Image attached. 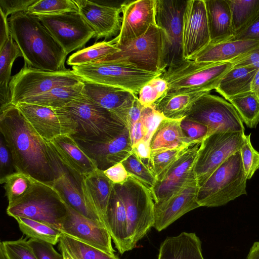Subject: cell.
<instances>
[{"instance_id":"1","label":"cell","mask_w":259,"mask_h":259,"mask_svg":"<svg viewBox=\"0 0 259 259\" xmlns=\"http://www.w3.org/2000/svg\"><path fill=\"white\" fill-rule=\"evenodd\" d=\"M0 132L11 153L16 171L52 184L55 178L44 140L14 104L0 111Z\"/></svg>"},{"instance_id":"2","label":"cell","mask_w":259,"mask_h":259,"mask_svg":"<svg viewBox=\"0 0 259 259\" xmlns=\"http://www.w3.org/2000/svg\"><path fill=\"white\" fill-rule=\"evenodd\" d=\"M10 35L18 46L24 64L46 71H64L67 54L36 15L26 12L8 18Z\"/></svg>"},{"instance_id":"3","label":"cell","mask_w":259,"mask_h":259,"mask_svg":"<svg viewBox=\"0 0 259 259\" xmlns=\"http://www.w3.org/2000/svg\"><path fill=\"white\" fill-rule=\"evenodd\" d=\"M63 108L76 122L75 138L90 141L108 140L118 135L126 126L109 110L81 94Z\"/></svg>"},{"instance_id":"4","label":"cell","mask_w":259,"mask_h":259,"mask_svg":"<svg viewBox=\"0 0 259 259\" xmlns=\"http://www.w3.org/2000/svg\"><path fill=\"white\" fill-rule=\"evenodd\" d=\"M247 180L238 151L224 161L199 187L197 202L200 207L224 205L247 194Z\"/></svg>"},{"instance_id":"5","label":"cell","mask_w":259,"mask_h":259,"mask_svg":"<svg viewBox=\"0 0 259 259\" xmlns=\"http://www.w3.org/2000/svg\"><path fill=\"white\" fill-rule=\"evenodd\" d=\"M118 52L91 64L100 62L121 60L151 72L164 73L167 68L166 39L163 30L157 24H151L141 36L119 45Z\"/></svg>"},{"instance_id":"6","label":"cell","mask_w":259,"mask_h":259,"mask_svg":"<svg viewBox=\"0 0 259 259\" xmlns=\"http://www.w3.org/2000/svg\"><path fill=\"white\" fill-rule=\"evenodd\" d=\"M6 212L13 218L30 219L60 230L68 210L60 193L52 185L37 181L23 198L8 206Z\"/></svg>"},{"instance_id":"7","label":"cell","mask_w":259,"mask_h":259,"mask_svg":"<svg viewBox=\"0 0 259 259\" xmlns=\"http://www.w3.org/2000/svg\"><path fill=\"white\" fill-rule=\"evenodd\" d=\"M114 187L123 202L127 220L131 250L154 226L155 202L151 191L141 182L129 176Z\"/></svg>"},{"instance_id":"8","label":"cell","mask_w":259,"mask_h":259,"mask_svg":"<svg viewBox=\"0 0 259 259\" xmlns=\"http://www.w3.org/2000/svg\"><path fill=\"white\" fill-rule=\"evenodd\" d=\"M72 70L82 79L121 88L137 96L146 83L163 73L143 70L131 63L121 60L73 66Z\"/></svg>"},{"instance_id":"9","label":"cell","mask_w":259,"mask_h":259,"mask_svg":"<svg viewBox=\"0 0 259 259\" xmlns=\"http://www.w3.org/2000/svg\"><path fill=\"white\" fill-rule=\"evenodd\" d=\"M232 66L231 62L207 63L183 60L167 68L161 76L168 83V93L186 90L210 92Z\"/></svg>"},{"instance_id":"10","label":"cell","mask_w":259,"mask_h":259,"mask_svg":"<svg viewBox=\"0 0 259 259\" xmlns=\"http://www.w3.org/2000/svg\"><path fill=\"white\" fill-rule=\"evenodd\" d=\"M82 81L73 70L49 71L29 67L25 64L12 77L9 83L12 104L16 105L23 100L58 87L75 84Z\"/></svg>"},{"instance_id":"11","label":"cell","mask_w":259,"mask_h":259,"mask_svg":"<svg viewBox=\"0 0 259 259\" xmlns=\"http://www.w3.org/2000/svg\"><path fill=\"white\" fill-rule=\"evenodd\" d=\"M244 132H216L200 143L194 172L199 187L228 158L242 147Z\"/></svg>"},{"instance_id":"12","label":"cell","mask_w":259,"mask_h":259,"mask_svg":"<svg viewBox=\"0 0 259 259\" xmlns=\"http://www.w3.org/2000/svg\"><path fill=\"white\" fill-rule=\"evenodd\" d=\"M184 119L206 125L216 132H244L243 122L234 106L218 96L206 94L195 103Z\"/></svg>"},{"instance_id":"13","label":"cell","mask_w":259,"mask_h":259,"mask_svg":"<svg viewBox=\"0 0 259 259\" xmlns=\"http://www.w3.org/2000/svg\"><path fill=\"white\" fill-rule=\"evenodd\" d=\"M37 16L67 55L81 49L95 37V32L78 11Z\"/></svg>"},{"instance_id":"14","label":"cell","mask_w":259,"mask_h":259,"mask_svg":"<svg viewBox=\"0 0 259 259\" xmlns=\"http://www.w3.org/2000/svg\"><path fill=\"white\" fill-rule=\"evenodd\" d=\"M16 106L35 132L47 142L76 133V122L63 108H52L25 102Z\"/></svg>"},{"instance_id":"15","label":"cell","mask_w":259,"mask_h":259,"mask_svg":"<svg viewBox=\"0 0 259 259\" xmlns=\"http://www.w3.org/2000/svg\"><path fill=\"white\" fill-rule=\"evenodd\" d=\"M187 1L156 0V23L166 36L167 68L183 58L184 14Z\"/></svg>"},{"instance_id":"16","label":"cell","mask_w":259,"mask_h":259,"mask_svg":"<svg viewBox=\"0 0 259 259\" xmlns=\"http://www.w3.org/2000/svg\"><path fill=\"white\" fill-rule=\"evenodd\" d=\"M200 145L196 143L189 146L157 178L152 191L155 204L163 202L185 185L196 181L194 167Z\"/></svg>"},{"instance_id":"17","label":"cell","mask_w":259,"mask_h":259,"mask_svg":"<svg viewBox=\"0 0 259 259\" xmlns=\"http://www.w3.org/2000/svg\"><path fill=\"white\" fill-rule=\"evenodd\" d=\"M210 42L204 0L187 1L183 18V59L190 60Z\"/></svg>"},{"instance_id":"18","label":"cell","mask_w":259,"mask_h":259,"mask_svg":"<svg viewBox=\"0 0 259 259\" xmlns=\"http://www.w3.org/2000/svg\"><path fill=\"white\" fill-rule=\"evenodd\" d=\"M66 204L68 213L62 224L61 231L78 241L114 254L112 238L105 226L84 217Z\"/></svg>"},{"instance_id":"19","label":"cell","mask_w":259,"mask_h":259,"mask_svg":"<svg viewBox=\"0 0 259 259\" xmlns=\"http://www.w3.org/2000/svg\"><path fill=\"white\" fill-rule=\"evenodd\" d=\"M74 138L87 155L95 162L98 169L103 171L122 162L133 152L126 126L116 137L106 141Z\"/></svg>"},{"instance_id":"20","label":"cell","mask_w":259,"mask_h":259,"mask_svg":"<svg viewBox=\"0 0 259 259\" xmlns=\"http://www.w3.org/2000/svg\"><path fill=\"white\" fill-rule=\"evenodd\" d=\"M47 145L55 178L52 185L59 191L65 202L75 210L91 220L104 225L101 219L87 206L81 193V184L61 161L49 142H47Z\"/></svg>"},{"instance_id":"21","label":"cell","mask_w":259,"mask_h":259,"mask_svg":"<svg viewBox=\"0 0 259 259\" xmlns=\"http://www.w3.org/2000/svg\"><path fill=\"white\" fill-rule=\"evenodd\" d=\"M121 25L116 45H122L143 35L156 23V0L126 1L120 5Z\"/></svg>"},{"instance_id":"22","label":"cell","mask_w":259,"mask_h":259,"mask_svg":"<svg viewBox=\"0 0 259 259\" xmlns=\"http://www.w3.org/2000/svg\"><path fill=\"white\" fill-rule=\"evenodd\" d=\"M80 14L95 32L96 40L108 39L119 34L121 25L120 7L95 1H74Z\"/></svg>"},{"instance_id":"23","label":"cell","mask_w":259,"mask_h":259,"mask_svg":"<svg viewBox=\"0 0 259 259\" xmlns=\"http://www.w3.org/2000/svg\"><path fill=\"white\" fill-rule=\"evenodd\" d=\"M198 189L197 181L192 182L165 201L155 204V229L160 232L186 213L200 207L197 202Z\"/></svg>"},{"instance_id":"24","label":"cell","mask_w":259,"mask_h":259,"mask_svg":"<svg viewBox=\"0 0 259 259\" xmlns=\"http://www.w3.org/2000/svg\"><path fill=\"white\" fill-rule=\"evenodd\" d=\"M81 79V94L109 110L126 125L128 111L137 96L121 88Z\"/></svg>"},{"instance_id":"25","label":"cell","mask_w":259,"mask_h":259,"mask_svg":"<svg viewBox=\"0 0 259 259\" xmlns=\"http://www.w3.org/2000/svg\"><path fill=\"white\" fill-rule=\"evenodd\" d=\"M49 142L80 184L83 176L98 169L95 162L83 151L72 135L59 136Z\"/></svg>"},{"instance_id":"26","label":"cell","mask_w":259,"mask_h":259,"mask_svg":"<svg viewBox=\"0 0 259 259\" xmlns=\"http://www.w3.org/2000/svg\"><path fill=\"white\" fill-rule=\"evenodd\" d=\"M114 185L99 169L83 176L81 182V191L87 206L105 226L107 209Z\"/></svg>"},{"instance_id":"27","label":"cell","mask_w":259,"mask_h":259,"mask_svg":"<svg viewBox=\"0 0 259 259\" xmlns=\"http://www.w3.org/2000/svg\"><path fill=\"white\" fill-rule=\"evenodd\" d=\"M258 47L259 41L251 40L210 42L190 60L196 62H233Z\"/></svg>"},{"instance_id":"28","label":"cell","mask_w":259,"mask_h":259,"mask_svg":"<svg viewBox=\"0 0 259 259\" xmlns=\"http://www.w3.org/2000/svg\"><path fill=\"white\" fill-rule=\"evenodd\" d=\"M106 226L120 254L131 250L125 206L114 185L107 209Z\"/></svg>"},{"instance_id":"29","label":"cell","mask_w":259,"mask_h":259,"mask_svg":"<svg viewBox=\"0 0 259 259\" xmlns=\"http://www.w3.org/2000/svg\"><path fill=\"white\" fill-rule=\"evenodd\" d=\"M210 42L231 40L235 35L232 14L227 0H204Z\"/></svg>"},{"instance_id":"30","label":"cell","mask_w":259,"mask_h":259,"mask_svg":"<svg viewBox=\"0 0 259 259\" xmlns=\"http://www.w3.org/2000/svg\"><path fill=\"white\" fill-rule=\"evenodd\" d=\"M157 259H204L201 242L195 233L167 237L160 244Z\"/></svg>"},{"instance_id":"31","label":"cell","mask_w":259,"mask_h":259,"mask_svg":"<svg viewBox=\"0 0 259 259\" xmlns=\"http://www.w3.org/2000/svg\"><path fill=\"white\" fill-rule=\"evenodd\" d=\"M209 93L198 90L168 93L152 106L167 118L183 119L200 97Z\"/></svg>"},{"instance_id":"32","label":"cell","mask_w":259,"mask_h":259,"mask_svg":"<svg viewBox=\"0 0 259 259\" xmlns=\"http://www.w3.org/2000/svg\"><path fill=\"white\" fill-rule=\"evenodd\" d=\"M258 69L254 66L232 67L222 77L215 90L227 100L250 91Z\"/></svg>"},{"instance_id":"33","label":"cell","mask_w":259,"mask_h":259,"mask_svg":"<svg viewBox=\"0 0 259 259\" xmlns=\"http://www.w3.org/2000/svg\"><path fill=\"white\" fill-rule=\"evenodd\" d=\"M182 119L165 118L161 122L151 139V154L192 145L188 143L183 133L181 127Z\"/></svg>"},{"instance_id":"34","label":"cell","mask_w":259,"mask_h":259,"mask_svg":"<svg viewBox=\"0 0 259 259\" xmlns=\"http://www.w3.org/2000/svg\"><path fill=\"white\" fill-rule=\"evenodd\" d=\"M83 87L81 81L75 84L56 87L42 94L26 99L22 102L52 108H62L81 94Z\"/></svg>"},{"instance_id":"35","label":"cell","mask_w":259,"mask_h":259,"mask_svg":"<svg viewBox=\"0 0 259 259\" xmlns=\"http://www.w3.org/2000/svg\"><path fill=\"white\" fill-rule=\"evenodd\" d=\"M116 41L115 37L110 41L96 42L72 54L68 59L67 64L72 67L91 64L119 52L120 50L116 46Z\"/></svg>"},{"instance_id":"36","label":"cell","mask_w":259,"mask_h":259,"mask_svg":"<svg viewBox=\"0 0 259 259\" xmlns=\"http://www.w3.org/2000/svg\"><path fill=\"white\" fill-rule=\"evenodd\" d=\"M38 181L26 173L16 171L0 179L4 184L8 205H12L23 198L33 188Z\"/></svg>"},{"instance_id":"37","label":"cell","mask_w":259,"mask_h":259,"mask_svg":"<svg viewBox=\"0 0 259 259\" xmlns=\"http://www.w3.org/2000/svg\"><path fill=\"white\" fill-rule=\"evenodd\" d=\"M242 122L249 128H255L259 122V98L252 91L237 95L228 100Z\"/></svg>"},{"instance_id":"38","label":"cell","mask_w":259,"mask_h":259,"mask_svg":"<svg viewBox=\"0 0 259 259\" xmlns=\"http://www.w3.org/2000/svg\"><path fill=\"white\" fill-rule=\"evenodd\" d=\"M20 231L30 238L46 241L56 245L59 242L62 232L46 223L28 218L16 217Z\"/></svg>"},{"instance_id":"39","label":"cell","mask_w":259,"mask_h":259,"mask_svg":"<svg viewBox=\"0 0 259 259\" xmlns=\"http://www.w3.org/2000/svg\"><path fill=\"white\" fill-rule=\"evenodd\" d=\"M231 12L235 34L259 14V0H227Z\"/></svg>"},{"instance_id":"40","label":"cell","mask_w":259,"mask_h":259,"mask_svg":"<svg viewBox=\"0 0 259 259\" xmlns=\"http://www.w3.org/2000/svg\"><path fill=\"white\" fill-rule=\"evenodd\" d=\"M59 242L63 245L72 259H119L114 254L106 252L62 232Z\"/></svg>"},{"instance_id":"41","label":"cell","mask_w":259,"mask_h":259,"mask_svg":"<svg viewBox=\"0 0 259 259\" xmlns=\"http://www.w3.org/2000/svg\"><path fill=\"white\" fill-rule=\"evenodd\" d=\"M121 163L130 176L141 182L152 192L157 178L153 170L143 163L134 151Z\"/></svg>"},{"instance_id":"42","label":"cell","mask_w":259,"mask_h":259,"mask_svg":"<svg viewBox=\"0 0 259 259\" xmlns=\"http://www.w3.org/2000/svg\"><path fill=\"white\" fill-rule=\"evenodd\" d=\"M19 57H22L21 52L10 35L0 50V85H9L12 78V66L15 59Z\"/></svg>"},{"instance_id":"43","label":"cell","mask_w":259,"mask_h":259,"mask_svg":"<svg viewBox=\"0 0 259 259\" xmlns=\"http://www.w3.org/2000/svg\"><path fill=\"white\" fill-rule=\"evenodd\" d=\"M78 11L74 0H37L28 8L26 12L38 16L59 15Z\"/></svg>"},{"instance_id":"44","label":"cell","mask_w":259,"mask_h":259,"mask_svg":"<svg viewBox=\"0 0 259 259\" xmlns=\"http://www.w3.org/2000/svg\"><path fill=\"white\" fill-rule=\"evenodd\" d=\"M161 75L150 80L140 91L138 98L143 106H153L167 94L168 85Z\"/></svg>"},{"instance_id":"45","label":"cell","mask_w":259,"mask_h":259,"mask_svg":"<svg viewBox=\"0 0 259 259\" xmlns=\"http://www.w3.org/2000/svg\"><path fill=\"white\" fill-rule=\"evenodd\" d=\"M189 146H183L151 153V166L156 178L164 172Z\"/></svg>"},{"instance_id":"46","label":"cell","mask_w":259,"mask_h":259,"mask_svg":"<svg viewBox=\"0 0 259 259\" xmlns=\"http://www.w3.org/2000/svg\"><path fill=\"white\" fill-rule=\"evenodd\" d=\"M0 246L7 259H37L26 238L2 241Z\"/></svg>"},{"instance_id":"47","label":"cell","mask_w":259,"mask_h":259,"mask_svg":"<svg viewBox=\"0 0 259 259\" xmlns=\"http://www.w3.org/2000/svg\"><path fill=\"white\" fill-rule=\"evenodd\" d=\"M250 134L245 135L243 144L240 150L243 166L247 179H250L259 168V152L252 146Z\"/></svg>"},{"instance_id":"48","label":"cell","mask_w":259,"mask_h":259,"mask_svg":"<svg viewBox=\"0 0 259 259\" xmlns=\"http://www.w3.org/2000/svg\"><path fill=\"white\" fill-rule=\"evenodd\" d=\"M166 117L152 106L144 107L140 120L144 133L143 140L150 144L151 139L161 122Z\"/></svg>"},{"instance_id":"49","label":"cell","mask_w":259,"mask_h":259,"mask_svg":"<svg viewBox=\"0 0 259 259\" xmlns=\"http://www.w3.org/2000/svg\"><path fill=\"white\" fill-rule=\"evenodd\" d=\"M183 133L190 145L201 143L209 135L208 127L198 122L183 118L181 122Z\"/></svg>"},{"instance_id":"50","label":"cell","mask_w":259,"mask_h":259,"mask_svg":"<svg viewBox=\"0 0 259 259\" xmlns=\"http://www.w3.org/2000/svg\"><path fill=\"white\" fill-rule=\"evenodd\" d=\"M28 243L37 259H63L62 254L58 252L50 243L30 238Z\"/></svg>"},{"instance_id":"51","label":"cell","mask_w":259,"mask_h":259,"mask_svg":"<svg viewBox=\"0 0 259 259\" xmlns=\"http://www.w3.org/2000/svg\"><path fill=\"white\" fill-rule=\"evenodd\" d=\"M16 172L9 149L1 136L0 141V179Z\"/></svg>"},{"instance_id":"52","label":"cell","mask_w":259,"mask_h":259,"mask_svg":"<svg viewBox=\"0 0 259 259\" xmlns=\"http://www.w3.org/2000/svg\"><path fill=\"white\" fill-rule=\"evenodd\" d=\"M37 0H0V12L8 18L21 12H27L28 8Z\"/></svg>"},{"instance_id":"53","label":"cell","mask_w":259,"mask_h":259,"mask_svg":"<svg viewBox=\"0 0 259 259\" xmlns=\"http://www.w3.org/2000/svg\"><path fill=\"white\" fill-rule=\"evenodd\" d=\"M231 40H251L259 41V14L245 28L237 33Z\"/></svg>"},{"instance_id":"54","label":"cell","mask_w":259,"mask_h":259,"mask_svg":"<svg viewBox=\"0 0 259 259\" xmlns=\"http://www.w3.org/2000/svg\"><path fill=\"white\" fill-rule=\"evenodd\" d=\"M103 172L113 184L123 183L130 176L121 162L112 166Z\"/></svg>"},{"instance_id":"55","label":"cell","mask_w":259,"mask_h":259,"mask_svg":"<svg viewBox=\"0 0 259 259\" xmlns=\"http://www.w3.org/2000/svg\"><path fill=\"white\" fill-rule=\"evenodd\" d=\"M232 63V67L254 66L259 68V47Z\"/></svg>"},{"instance_id":"56","label":"cell","mask_w":259,"mask_h":259,"mask_svg":"<svg viewBox=\"0 0 259 259\" xmlns=\"http://www.w3.org/2000/svg\"><path fill=\"white\" fill-rule=\"evenodd\" d=\"M144 107L137 96L127 115L126 126L128 130L140 119Z\"/></svg>"},{"instance_id":"57","label":"cell","mask_w":259,"mask_h":259,"mask_svg":"<svg viewBox=\"0 0 259 259\" xmlns=\"http://www.w3.org/2000/svg\"><path fill=\"white\" fill-rule=\"evenodd\" d=\"M133 149V151L141 160L152 169L150 161L151 150L150 144L142 140L136 144Z\"/></svg>"},{"instance_id":"58","label":"cell","mask_w":259,"mask_h":259,"mask_svg":"<svg viewBox=\"0 0 259 259\" xmlns=\"http://www.w3.org/2000/svg\"><path fill=\"white\" fill-rule=\"evenodd\" d=\"M129 132L131 145L133 148L144 138V131L140 119L133 125Z\"/></svg>"},{"instance_id":"59","label":"cell","mask_w":259,"mask_h":259,"mask_svg":"<svg viewBox=\"0 0 259 259\" xmlns=\"http://www.w3.org/2000/svg\"><path fill=\"white\" fill-rule=\"evenodd\" d=\"M1 15L0 50L3 48L10 36L8 18L3 13Z\"/></svg>"},{"instance_id":"60","label":"cell","mask_w":259,"mask_h":259,"mask_svg":"<svg viewBox=\"0 0 259 259\" xmlns=\"http://www.w3.org/2000/svg\"><path fill=\"white\" fill-rule=\"evenodd\" d=\"M0 111L13 105L9 86L0 85Z\"/></svg>"},{"instance_id":"61","label":"cell","mask_w":259,"mask_h":259,"mask_svg":"<svg viewBox=\"0 0 259 259\" xmlns=\"http://www.w3.org/2000/svg\"><path fill=\"white\" fill-rule=\"evenodd\" d=\"M246 259H259V242L253 243Z\"/></svg>"},{"instance_id":"62","label":"cell","mask_w":259,"mask_h":259,"mask_svg":"<svg viewBox=\"0 0 259 259\" xmlns=\"http://www.w3.org/2000/svg\"><path fill=\"white\" fill-rule=\"evenodd\" d=\"M251 91H253L259 98V68L253 79Z\"/></svg>"},{"instance_id":"63","label":"cell","mask_w":259,"mask_h":259,"mask_svg":"<svg viewBox=\"0 0 259 259\" xmlns=\"http://www.w3.org/2000/svg\"><path fill=\"white\" fill-rule=\"evenodd\" d=\"M59 249L61 252V254L63 256V259H72L63 245L60 242H59Z\"/></svg>"},{"instance_id":"64","label":"cell","mask_w":259,"mask_h":259,"mask_svg":"<svg viewBox=\"0 0 259 259\" xmlns=\"http://www.w3.org/2000/svg\"><path fill=\"white\" fill-rule=\"evenodd\" d=\"M0 259H7L2 247L0 246Z\"/></svg>"}]
</instances>
